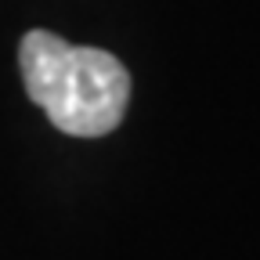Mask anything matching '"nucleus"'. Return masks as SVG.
<instances>
[{"mask_svg":"<svg viewBox=\"0 0 260 260\" xmlns=\"http://www.w3.org/2000/svg\"><path fill=\"white\" fill-rule=\"evenodd\" d=\"M29 98L73 138H102L123 123L130 105L126 65L102 47H73L47 29H29L18 47Z\"/></svg>","mask_w":260,"mask_h":260,"instance_id":"1","label":"nucleus"}]
</instances>
